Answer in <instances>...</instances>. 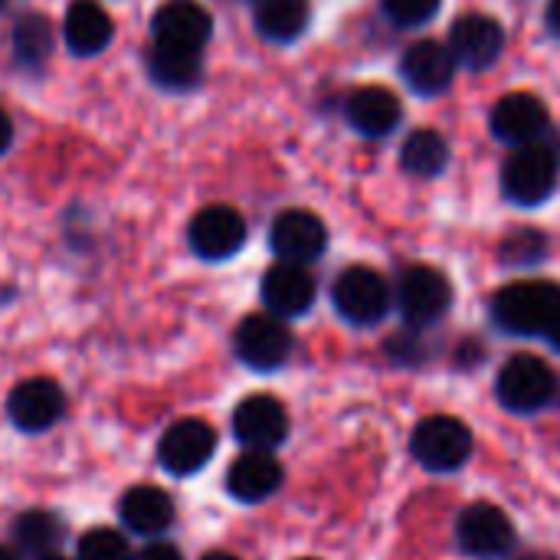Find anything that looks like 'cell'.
I'll use <instances>...</instances> for the list:
<instances>
[{"label":"cell","instance_id":"obj_1","mask_svg":"<svg viewBox=\"0 0 560 560\" xmlns=\"http://www.w3.org/2000/svg\"><path fill=\"white\" fill-rule=\"evenodd\" d=\"M560 312L558 282H512L495 292L492 299V318L509 335H545L548 325Z\"/></svg>","mask_w":560,"mask_h":560},{"label":"cell","instance_id":"obj_2","mask_svg":"<svg viewBox=\"0 0 560 560\" xmlns=\"http://www.w3.org/2000/svg\"><path fill=\"white\" fill-rule=\"evenodd\" d=\"M558 151L545 141L512 148V154L502 164V190L518 207H538L545 203L558 187Z\"/></svg>","mask_w":560,"mask_h":560},{"label":"cell","instance_id":"obj_3","mask_svg":"<svg viewBox=\"0 0 560 560\" xmlns=\"http://www.w3.org/2000/svg\"><path fill=\"white\" fill-rule=\"evenodd\" d=\"M413 456L430 472H456L472 456V433L456 417H427L413 430Z\"/></svg>","mask_w":560,"mask_h":560},{"label":"cell","instance_id":"obj_4","mask_svg":"<svg viewBox=\"0 0 560 560\" xmlns=\"http://www.w3.org/2000/svg\"><path fill=\"white\" fill-rule=\"evenodd\" d=\"M555 390H558L555 371L535 354L509 358L495 381V394H499L502 407L512 413H535V410L548 407Z\"/></svg>","mask_w":560,"mask_h":560},{"label":"cell","instance_id":"obj_5","mask_svg":"<svg viewBox=\"0 0 560 560\" xmlns=\"http://www.w3.org/2000/svg\"><path fill=\"white\" fill-rule=\"evenodd\" d=\"M331 302L338 315L351 325H377L390 308L387 279L371 266H351L335 279Z\"/></svg>","mask_w":560,"mask_h":560},{"label":"cell","instance_id":"obj_6","mask_svg":"<svg viewBox=\"0 0 560 560\" xmlns=\"http://www.w3.org/2000/svg\"><path fill=\"white\" fill-rule=\"evenodd\" d=\"M397 305H400V315L407 318V325L427 328V325L440 322L450 312V305H453V285L433 266H410L400 276Z\"/></svg>","mask_w":560,"mask_h":560},{"label":"cell","instance_id":"obj_7","mask_svg":"<svg viewBox=\"0 0 560 560\" xmlns=\"http://www.w3.org/2000/svg\"><path fill=\"white\" fill-rule=\"evenodd\" d=\"M236 358L253 371H276L289 361L292 331L279 315H246L233 335Z\"/></svg>","mask_w":560,"mask_h":560},{"label":"cell","instance_id":"obj_8","mask_svg":"<svg viewBox=\"0 0 560 560\" xmlns=\"http://www.w3.org/2000/svg\"><path fill=\"white\" fill-rule=\"evenodd\" d=\"M456 541L469 558L492 560L512 551L515 545V525L499 505L476 502L469 505L456 522Z\"/></svg>","mask_w":560,"mask_h":560},{"label":"cell","instance_id":"obj_9","mask_svg":"<svg viewBox=\"0 0 560 560\" xmlns=\"http://www.w3.org/2000/svg\"><path fill=\"white\" fill-rule=\"evenodd\" d=\"M492 135L509 144V148H522V144H535L548 135L551 128V115L548 105L532 95V92H512L505 98L495 102L492 115H489Z\"/></svg>","mask_w":560,"mask_h":560},{"label":"cell","instance_id":"obj_10","mask_svg":"<svg viewBox=\"0 0 560 560\" xmlns=\"http://www.w3.org/2000/svg\"><path fill=\"white\" fill-rule=\"evenodd\" d=\"M213 450H217V430L197 417H187L164 430L158 443V463L171 476H194L197 469L207 466Z\"/></svg>","mask_w":560,"mask_h":560},{"label":"cell","instance_id":"obj_11","mask_svg":"<svg viewBox=\"0 0 560 560\" xmlns=\"http://www.w3.org/2000/svg\"><path fill=\"white\" fill-rule=\"evenodd\" d=\"M187 240H190V249L200 259L220 262V259H230V256H236L243 249V243H246V220L240 217V210L213 203V207H203L190 220Z\"/></svg>","mask_w":560,"mask_h":560},{"label":"cell","instance_id":"obj_12","mask_svg":"<svg viewBox=\"0 0 560 560\" xmlns=\"http://www.w3.org/2000/svg\"><path fill=\"white\" fill-rule=\"evenodd\" d=\"M502 49H505V30L489 13H466L450 30V52L456 66H466L472 72L495 66Z\"/></svg>","mask_w":560,"mask_h":560},{"label":"cell","instance_id":"obj_13","mask_svg":"<svg viewBox=\"0 0 560 560\" xmlns=\"http://www.w3.org/2000/svg\"><path fill=\"white\" fill-rule=\"evenodd\" d=\"M269 246L282 262H315L325 246H328V230L322 223V217H315L312 210H282L272 220L269 230Z\"/></svg>","mask_w":560,"mask_h":560},{"label":"cell","instance_id":"obj_14","mask_svg":"<svg viewBox=\"0 0 560 560\" xmlns=\"http://www.w3.org/2000/svg\"><path fill=\"white\" fill-rule=\"evenodd\" d=\"M62 410H66L62 387L56 381H49V377L20 381L10 390V397H7L10 423L20 433H43V430H49L52 423H59Z\"/></svg>","mask_w":560,"mask_h":560},{"label":"cell","instance_id":"obj_15","mask_svg":"<svg viewBox=\"0 0 560 560\" xmlns=\"http://www.w3.org/2000/svg\"><path fill=\"white\" fill-rule=\"evenodd\" d=\"M285 433H289V413L269 394L246 397L233 413V436L246 450H266L269 453V450L285 443Z\"/></svg>","mask_w":560,"mask_h":560},{"label":"cell","instance_id":"obj_16","mask_svg":"<svg viewBox=\"0 0 560 560\" xmlns=\"http://www.w3.org/2000/svg\"><path fill=\"white\" fill-rule=\"evenodd\" d=\"M400 75L417 95L433 98L453 85L456 59H453L450 46H443L436 39H420V43L407 46V52L400 59Z\"/></svg>","mask_w":560,"mask_h":560},{"label":"cell","instance_id":"obj_17","mask_svg":"<svg viewBox=\"0 0 560 560\" xmlns=\"http://www.w3.org/2000/svg\"><path fill=\"white\" fill-rule=\"evenodd\" d=\"M151 30H154V43L203 49V43L210 39L213 20L197 0H167L154 10Z\"/></svg>","mask_w":560,"mask_h":560},{"label":"cell","instance_id":"obj_18","mask_svg":"<svg viewBox=\"0 0 560 560\" xmlns=\"http://www.w3.org/2000/svg\"><path fill=\"white\" fill-rule=\"evenodd\" d=\"M262 302L279 318L305 315L315 302V279L299 262H276L262 276Z\"/></svg>","mask_w":560,"mask_h":560},{"label":"cell","instance_id":"obj_19","mask_svg":"<svg viewBox=\"0 0 560 560\" xmlns=\"http://www.w3.org/2000/svg\"><path fill=\"white\" fill-rule=\"evenodd\" d=\"M282 486V466L266 450H246L230 469H226V489L236 502L256 505L266 502Z\"/></svg>","mask_w":560,"mask_h":560},{"label":"cell","instance_id":"obj_20","mask_svg":"<svg viewBox=\"0 0 560 560\" xmlns=\"http://www.w3.org/2000/svg\"><path fill=\"white\" fill-rule=\"evenodd\" d=\"M400 118H404L400 98L384 85L354 89L348 98V121L364 138H387L390 131H397Z\"/></svg>","mask_w":560,"mask_h":560},{"label":"cell","instance_id":"obj_21","mask_svg":"<svg viewBox=\"0 0 560 560\" xmlns=\"http://www.w3.org/2000/svg\"><path fill=\"white\" fill-rule=\"evenodd\" d=\"M118 515H121V525L131 535L158 538L174 525V502L158 486H135V489H128L121 495Z\"/></svg>","mask_w":560,"mask_h":560},{"label":"cell","instance_id":"obj_22","mask_svg":"<svg viewBox=\"0 0 560 560\" xmlns=\"http://www.w3.org/2000/svg\"><path fill=\"white\" fill-rule=\"evenodd\" d=\"M62 33L75 56H95L112 39V16L95 0H72L66 10Z\"/></svg>","mask_w":560,"mask_h":560},{"label":"cell","instance_id":"obj_23","mask_svg":"<svg viewBox=\"0 0 560 560\" xmlns=\"http://www.w3.org/2000/svg\"><path fill=\"white\" fill-rule=\"evenodd\" d=\"M312 20L308 0H259L256 3V26L272 43H292L305 33Z\"/></svg>","mask_w":560,"mask_h":560},{"label":"cell","instance_id":"obj_24","mask_svg":"<svg viewBox=\"0 0 560 560\" xmlns=\"http://www.w3.org/2000/svg\"><path fill=\"white\" fill-rule=\"evenodd\" d=\"M450 164V144L433 128H417L400 144V167L413 177H436Z\"/></svg>","mask_w":560,"mask_h":560},{"label":"cell","instance_id":"obj_25","mask_svg":"<svg viewBox=\"0 0 560 560\" xmlns=\"http://www.w3.org/2000/svg\"><path fill=\"white\" fill-rule=\"evenodd\" d=\"M151 79L164 89H187L200 75V49H184V46H167L154 43L148 56Z\"/></svg>","mask_w":560,"mask_h":560},{"label":"cell","instance_id":"obj_26","mask_svg":"<svg viewBox=\"0 0 560 560\" xmlns=\"http://www.w3.org/2000/svg\"><path fill=\"white\" fill-rule=\"evenodd\" d=\"M62 535H66L62 522H59L52 512H43V509L23 512V515L13 522V538H16V545H20L23 551L36 555V558H39V555H52V551L59 548Z\"/></svg>","mask_w":560,"mask_h":560},{"label":"cell","instance_id":"obj_27","mask_svg":"<svg viewBox=\"0 0 560 560\" xmlns=\"http://www.w3.org/2000/svg\"><path fill=\"white\" fill-rule=\"evenodd\" d=\"M13 52H16L20 62L39 66L52 52V26H49V20L39 16V13L20 16V23L13 30Z\"/></svg>","mask_w":560,"mask_h":560},{"label":"cell","instance_id":"obj_28","mask_svg":"<svg viewBox=\"0 0 560 560\" xmlns=\"http://www.w3.org/2000/svg\"><path fill=\"white\" fill-rule=\"evenodd\" d=\"M75 560H131L128 541L112 528H92L79 538Z\"/></svg>","mask_w":560,"mask_h":560},{"label":"cell","instance_id":"obj_29","mask_svg":"<svg viewBox=\"0 0 560 560\" xmlns=\"http://www.w3.org/2000/svg\"><path fill=\"white\" fill-rule=\"evenodd\" d=\"M381 7H384L390 23L410 30V26L430 23L440 10V0H381Z\"/></svg>","mask_w":560,"mask_h":560},{"label":"cell","instance_id":"obj_30","mask_svg":"<svg viewBox=\"0 0 560 560\" xmlns=\"http://www.w3.org/2000/svg\"><path fill=\"white\" fill-rule=\"evenodd\" d=\"M541 233H515L509 243H505V259H512L515 266H528L532 259L541 256Z\"/></svg>","mask_w":560,"mask_h":560},{"label":"cell","instance_id":"obj_31","mask_svg":"<svg viewBox=\"0 0 560 560\" xmlns=\"http://www.w3.org/2000/svg\"><path fill=\"white\" fill-rule=\"evenodd\" d=\"M135 560H184L180 558V551L174 548V545H164V541H158V545H148L141 555Z\"/></svg>","mask_w":560,"mask_h":560},{"label":"cell","instance_id":"obj_32","mask_svg":"<svg viewBox=\"0 0 560 560\" xmlns=\"http://www.w3.org/2000/svg\"><path fill=\"white\" fill-rule=\"evenodd\" d=\"M10 141H13V121H10V115L0 108V154L10 148Z\"/></svg>","mask_w":560,"mask_h":560},{"label":"cell","instance_id":"obj_33","mask_svg":"<svg viewBox=\"0 0 560 560\" xmlns=\"http://www.w3.org/2000/svg\"><path fill=\"white\" fill-rule=\"evenodd\" d=\"M545 20H548V30H551V33L560 39V0H548Z\"/></svg>","mask_w":560,"mask_h":560},{"label":"cell","instance_id":"obj_34","mask_svg":"<svg viewBox=\"0 0 560 560\" xmlns=\"http://www.w3.org/2000/svg\"><path fill=\"white\" fill-rule=\"evenodd\" d=\"M545 338L551 341V348H558L560 351V312L555 315V322L548 325V331H545Z\"/></svg>","mask_w":560,"mask_h":560},{"label":"cell","instance_id":"obj_35","mask_svg":"<svg viewBox=\"0 0 560 560\" xmlns=\"http://www.w3.org/2000/svg\"><path fill=\"white\" fill-rule=\"evenodd\" d=\"M200 560H240V558H233V555H226V551H210V555H203Z\"/></svg>","mask_w":560,"mask_h":560},{"label":"cell","instance_id":"obj_36","mask_svg":"<svg viewBox=\"0 0 560 560\" xmlns=\"http://www.w3.org/2000/svg\"><path fill=\"white\" fill-rule=\"evenodd\" d=\"M0 560H20V558H16V555H13L10 548H3V545H0Z\"/></svg>","mask_w":560,"mask_h":560},{"label":"cell","instance_id":"obj_37","mask_svg":"<svg viewBox=\"0 0 560 560\" xmlns=\"http://www.w3.org/2000/svg\"><path fill=\"white\" fill-rule=\"evenodd\" d=\"M36 560H66L62 558V555H56V551H52V555H39V558Z\"/></svg>","mask_w":560,"mask_h":560},{"label":"cell","instance_id":"obj_38","mask_svg":"<svg viewBox=\"0 0 560 560\" xmlns=\"http://www.w3.org/2000/svg\"><path fill=\"white\" fill-rule=\"evenodd\" d=\"M7 3H10V0H0V10H3V7H7Z\"/></svg>","mask_w":560,"mask_h":560},{"label":"cell","instance_id":"obj_39","mask_svg":"<svg viewBox=\"0 0 560 560\" xmlns=\"http://www.w3.org/2000/svg\"><path fill=\"white\" fill-rule=\"evenodd\" d=\"M302 560H315V558H302Z\"/></svg>","mask_w":560,"mask_h":560}]
</instances>
